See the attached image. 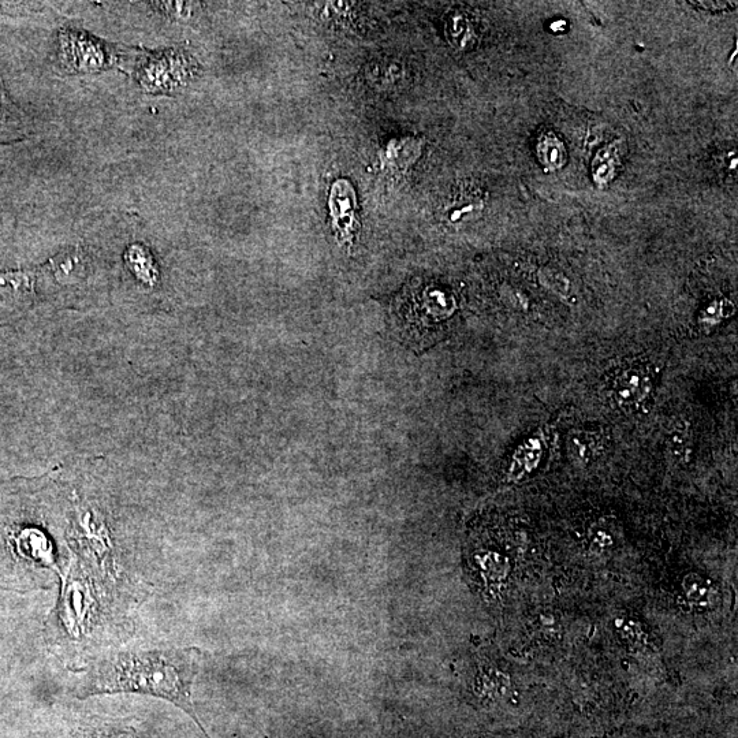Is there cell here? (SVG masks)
Wrapping results in <instances>:
<instances>
[{
	"label": "cell",
	"mask_w": 738,
	"mask_h": 738,
	"mask_svg": "<svg viewBox=\"0 0 738 738\" xmlns=\"http://www.w3.org/2000/svg\"><path fill=\"white\" fill-rule=\"evenodd\" d=\"M149 5L162 16L178 22L190 20L197 6L196 3L186 2H152Z\"/></svg>",
	"instance_id": "cell-19"
},
{
	"label": "cell",
	"mask_w": 738,
	"mask_h": 738,
	"mask_svg": "<svg viewBox=\"0 0 738 738\" xmlns=\"http://www.w3.org/2000/svg\"><path fill=\"white\" fill-rule=\"evenodd\" d=\"M691 5H699L702 9L707 10H725L730 6H736V2H691Z\"/></svg>",
	"instance_id": "cell-23"
},
{
	"label": "cell",
	"mask_w": 738,
	"mask_h": 738,
	"mask_svg": "<svg viewBox=\"0 0 738 738\" xmlns=\"http://www.w3.org/2000/svg\"><path fill=\"white\" fill-rule=\"evenodd\" d=\"M136 737V733H128L126 732H95L92 734H88V736H85L84 738H134Z\"/></svg>",
	"instance_id": "cell-22"
},
{
	"label": "cell",
	"mask_w": 738,
	"mask_h": 738,
	"mask_svg": "<svg viewBox=\"0 0 738 738\" xmlns=\"http://www.w3.org/2000/svg\"><path fill=\"white\" fill-rule=\"evenodd\" d=\"M547 439H549V431L540 428L538 432H533L517 446L505 472L506 483L524 482L539 468L547 450Z\"/></svg>",
	"instance_id": "cell-9"
},
{
	"label": "cell",
	"mask_w": 738,
	"mask_h": 738,
	"mask_svg": "<svg viewBox=\"0 0 738 738\" xmlns=\"http://www.w3.org/2000/svg\"><path fill=\"white\" fill-rule=\"evenodd\" d=\"M88 590L89 585L82 574L73 570L63 595L62 607H59L62 609L59 611V618L70 636H80L89 625L87 618L91 617L92 610L95 609V598H91Z\"/></svg>",
	"instance_id": "cell-7"
},
{
	"label": "cell",
	"mask_w": 738,
	"mask_h": 738,
	"mask_svg": "<svg viewBox=\"0 0 738 738\" xmlns=\"http://www.w3.org/2000/svg\"><path fill=\"white\" fill-rule=\"evenodd\" d=\"M20 110L11 102L0 78V133H16L21 128Z\"/></svg>",
	"instance_id": "cell-17"
},
{
	"label": "cell",
	"mask_w": 738,
	"mask_h": 738,
	"mask_svg": "<svg viewBox=\"0 0 738 738\" xmlns=\"http://www.w3.org/2000/svg\"><path fill=\"white\" fill-rule=\"evenodd\" d=\"M89 274L91 257L78 246L59 252L37 271V277L62 289L81 286L87 281Z\"/></svg>",
	"instance_id": "cell-6"
},
{
	"label": "cell",
	"mask_w": 738,
	"mask_h": 738,
	"mask_svg": "<svg viewBox=\"0 0 738 738\" xmlns=\"http://www.w3.org/2000/svg\"><path fill=\"white\" fill-rule=\"evenodd\" d=\"M423 147L424 140L415 136L390 140L380 154L383 169L400 171V173L408 170L423 154Z\"/></svg>",
	"instance_id": "cell-11"
},
{
	"label": "cell",
	"mask_w": 738,
	"mask_h": 738,
	"mask_svg": "<svg viewBox=\"0 0 738 738\" xmlns=\"http://www.w3.org/2000/svg\"><path fill=\"white\" fill-rule=\"evenodd\" d=\"M59 69L67 74H95L119 66L122 61L117 47L87 31L62 28L57 37Z\"/></svg>",
	"instance_id": "cell-3"
},
{
	"label": "cell",
	"mask_w": 738,
	"mask_h": 738,
	"mask_svg": "<svg viewBox=\"0 0 738 738\" xmlns=\"http://www.w3.org/2000/svg\"><path fill=\"white\" fill-rule=\"evenodd\" d=\"M655 380L644 364L633 363L614 372L609 382L611 401L625 412H633L650 400Z\"/></svg>",
	"instance_id": "cell-4"
},
{
	"label": "cell",
	"mask_w": 738,
	"mask_h": 738,
	"mask_svg": "<svg viewBox=\"0 0 738 738\" xmlns=\"http://www.w3.org/2000/svg\"><path fill=\"white\" fill-rule=\"evenodd\" d=\"M667 454L676 464L685 465L691 462L695 436L688 420L676 419L670 424L666 435Z\"/></svg>",
	"instance_id": "cell-12"
},
{
	"label": "cell",
	"mask_w": 738,
	"mask_h": 738,
	"mask_svg": "<svg viewBox=\"0 0 738 738\" xmlns=\"http://www.w3.org/2000/svg\"><path fill=\"white\" fill-rule=\"evenodd\" d=\"M682 590H684L689 605L696 609H710L717 603V588L700 574L691 573L685 576L682 581Z\"/></svg>",
	"instance_id": "cell-14"
},
{
	"label": "cell",
	"mask_w": 738,
	"mask_h": 738,
	"mask_svg": "<svg viewBox=\"0 0 738 738\" xmlns=\"http://www.w3.org/2000/svg\"><path fill=\"white\" fill-rule=\"evenodd\" d=\"M197 59L182 48L147 51L134 67V80L149 95H174L200 74Z\"/></svg>",
	"instance_id": "cell-2"
},
{
	"label": "cell",
	"mask_w": 738,
	"mask_h": 738,
	"mask_svg": "<svg viewBox=\"0 0 738 738\" xmlns=\"http://www.w3.org/2000/svg\"><path fill=\"white\" fill-rule=\"evenodd\" d=\"M201 663L197 648L118 652L91 667L78 684V699L110 693H144L180 707L205 732L192 700V687Z\"/></svg>",
	"instance_id": "cell-1"
},
{
	"label": "cell",
	"mask_w": 738,
	"mask_h": 738,
	"mask_svg": "<svg viewBox=\"0 0 738 738\" xmlns=\"http://www.w3.org/2000/svg\"><path fill=\"white\" fill-rule=\"evenodd\" d=\"M476 561L487 583H501L509 572V566L506 564L505 559H502L501 555L497 553L487 551V553L479 554L476 557Z\"/></svg>",
	"instance_id": "cell-15"
},
{
	"label": "cell",
	"mask_w": 738,
	"mask_h": 738,
	"mask_svg": "<svg viewBox=\"0 0 738 738\" xmlns=\"http://www.w3.org/2000/svg\"><path fill=\"white\" fill-rule=\"evenodd\" d=\"M508 687V678L499 673L498 670H482L479 678H477V691L483 696L497 697L505 695Z\"/></svg>",
	"instance_id": "cell-18"
},
{
	"label": "cell",
	"mask_w": 738,
	"mask_h": 738,
	"mask_svg": "<svg viewBox=\"0 0 738 738\" xmlns=\"http://www.w3.org/2000/svg\"><path fill=\"white\" fill-rule=\"evenodd\" d=\"M609 436L603 430L594 428H577L570 431L566 438L568 456L577 467H588L598 461L605 453Z\"/></svg>",
	"instance_id": "cell-10"
},
{
	"label": "cell",
	"mask_w": 738,
	"mask_h": 738,
	"mask_svg": "<svg viewBox=\"0 0 738 738\" xmlns=\"http://www.w3.org/2000/svg\"><path fill=\"white\" fill-rule=\"evenodd\" d=\"M125 262L128 264L129 270L133 272L134 277L145 285L154 286L158 283V266H156L154 256L144 245H130L125 253Z\"/></svg>",
	"instance_id": "cell-13"
},
{
	"label": "cell",
	"mask_w": 738,
	"mask_h": 738,
	"mask_svg": "<svg viewBox=\"0 0 738 738\" xmlns=\"http://www.w3.org/2000/svg\"><path fill=\"white\" fill-rule=\"evenodd\" d=\"M590 539L592 547L596 550H607L610 549L614 544V536L611 535L610 529H607L605 525L598 524L590 531Z\"/></svg>",
	"instance_id": "cell-20"
},
{
	"label": "cell",
	"mask_w": 738,
	"mask_h": 738,
	"mask_svg": "<svg viewBox=\"0 0 738 738\" xmlns=\"http://www.w3.org/2000/svg\"><path fill=\"white\" fill-rule=\"evenodd\" d=\"M540 285L547 290V292L553 293L554 296L561 298V300H569L572 296V283L569 278L562 274L561 271L554 270V268H542L538 274Z\"/></svg>",
	"instance_id": "cell-16"
},
{
	"label": "cell",
	"mask_w": 738,
	"mask_h": 738,
	"mask_svg": "<svg viewBox=\"0 0 738 738\" xmlns=\"http://www.w3.org/2000/svg\"><path fill=\"white\" fill-rule=\"evenodd\" d=\"M328 210H330L333 230L339 244L353 245L354 237L360 227L359 201H357L356 189L352 182L341 178L331 186L330 197H328Z\"/></svg>",
	"instance_id": "cell-5"
},
{
	"label": "cell",
	"mask_w": 738,
	"mask_h": 738,
	"mask_svg": "<svg viewBox=\"0 0 738 738\" xmlns=\"http://www.w3.org/2000/svg\"><path fill=\"white\" fill-rule=\"evenodd\" d=\"M621 631L622 635L625 636V639L628 640L629 643H632V646H643L641 643H644V633L636 622L625 621V624H622Z\"/></svg>",
	"instance_id": "cell-21"
},
{
	"label": "cell",
	"mask_w": 738,
	"mask_h": 738,
	"mask_svg": "<svg viewBox=\"0 0 738 738\" xmlns=\"http://www.w3.org/2000/svg\"><path fill=\"white\" fill-rule=\"evenodd\" d=\"M39 277L35 270L0 272V311L18 313L31 308Z\"/></svg>",
	"instance_id": "cell-8"
}]
</instances>
